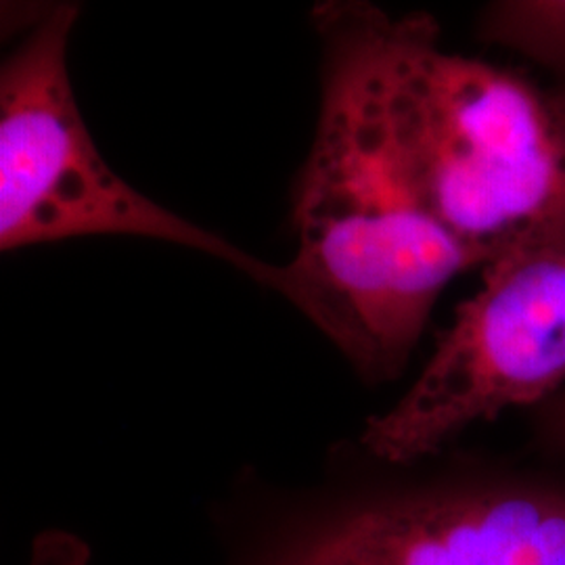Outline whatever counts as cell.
I'll return each mask as SVG.
<instances>
[{
	"label": "cell",
	"instance_id": "52a82bcc",
	"mask_svg": "<svg viewBox=\"0 0 565 565\" xmlns=\"http://www.w3.org/2000/svg\"><path fill=\"white\" fill-rule=\"evenodd\" d=\"M90 548L76 534L49 530L32 545L30 565H90Z\"/></svg>",
	"mask_w": 565,
	"mask_h": 565
},
{
	"label": "cell",
	"instance_id": "277c9868",
	"mask_svg": "<svg viewBox=\"0 0 565 565\" xmlns=\"http://www.w3.org/2000/svg\"><path fill=\"white\" fill-rule=\"evenodd\" d=\"M81 7L42 4L0 70V247L13 252L74 237H141L212 256L277 289L264 263L182 218L120 177L103 158L70 81L67 46Z\"/></svg>",
	"mask_w": 565,
	"mask_h": 565
},
{
	"label": "cell",
	"instance_id": "8992f818",
	"mask_svg": "<svg viewBox=\"0 0 565 565\" xmlns=\"http://www.w3.org/2000/svg\"><path fill=\"white\" fill-rule=\"evenodd\" d=\"M490 39L534 60L565 67V0H509L486 15Z\"/></svg>",
	"mask_w": 565,
	"mask_h": 565
},
{
	"label": "cell",
	"instance_id": "5b68a950",
	"mask_svg": "<svg viewBox=\"0 0 565 565\" xmlns=\"http://www.w3.org/2000/svg\"><path fill=\"white\" fill-rule=\"evenodd\" d=\"M565 392V224L509 243L415 382L359 443L392 463L436 457L476 425Z\"/></svg>",
	"mask_w": 565,
	"mask_h": 565
},
{
	"label": "cell",
	"instance_id": "7a4b0ae2",
	"mask_svg": "<svg viewBox=\"0 0 565 565\" xmlns=\"http://www.w3.org/2000/svg\"><path fill=\"white\" fill-rule=\"evenodd\" d=\"M216 565H565V484L359 438L298 482L245 467L205 511Z\"/></svg>",
	"mask_w": 565,
	"mask_h": 565
},
{
	"label": "cell",
	"instance_id": "ba28073f",
	"mask_svg": "<svg viewBox=\"0 0 565 565\" xmlns=\"http://www.w3.org/2000/svg\"><path fill=\"white\" fill-rule=\"evenodd\" d=\"M546 427H548L551 440L565 450V392L553 404Z\"/></svg>",
	"mask_w": 565,
	"mask_h": 565
},
{
	"label": "cell",
	"instance_id": "3957f363",
	"mask_svg": "<svg viewBox=\"0 0 565 565\" xmlns=\"http://www.w3.org/2000/svg\"><path fill=\"white\" fill-rule=\"evenodd\" d=\"M384 105L427 212L484 264L565 224V116L534 86L448 53L425 13L387 15Z\"/></svg>",
	"mask_w": 565,
	"mask_h": 565
},
{
	"label": "cell",
	"instance_id": "6da1fadb",
	"mask_svg": "<svg viewBox=\"0 0 565 565\" xmlns=\"http://www.w3.org/2000/svg\"><path fill=\"white\" fill-rule=\"evenodd\" d=\"M387 15L350 0L312 9L319 120L291 191L298 249L275 289L373 385L406 369L446 285L484 266L427 212L392 142Z\"/></svg>",
	"mask_w": 565,
	"mask_h": 565
}]
</instances>
